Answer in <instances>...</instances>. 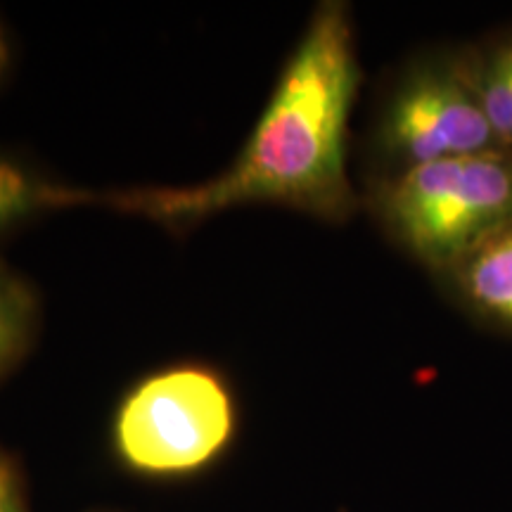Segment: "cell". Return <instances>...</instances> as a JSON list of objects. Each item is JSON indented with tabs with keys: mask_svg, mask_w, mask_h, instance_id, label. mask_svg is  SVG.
<instances>
[{
	"mask_svg": "<svg viewBox=\"0 0 512 512\" xmlns=\"http://www.w3.org/2000/svg\"><path fill=\"white\" fill-rule=\"evenodd\" d=\"M361 83L351 5L323 0L306 19L240 152L219 176L178 188L93 190L91 207L138 216L176 235L247 207L347 223L363 209L349 174V121Z\"/></svg>",
	"mask_w": 512,
	"mask_h": 512,
	"instance_id": "cell-1",
	"label": "cell"
},
{
	"mask_svg": "<svg viewBox=\"0 0 512 512\" xmlns=\"http://www.w3.org/2000/svg\"><path fill=\"white\" fill-rule=\"evenodd\" d=\"M363 209L430 275L512 223V150L477 152L366 181Z\"/></svg>",
	"mask_w": 512,
	"mask_h": 512,
	"instance_id": "cell-2",
	"label": "cell"
},
{
	"mask_svg": "<svg viewBox=\"0 0 512 512\" xmlns=\"http://www.w3.org/2000/svg\"><path fill=\"white\" fill-rule=\"evenodd\" d=\"M498 147L472 88L465 48L434 46L408 57L382 88L363 157L368 181H377Z\"/></svg>",
	"mask_w": 512,
	"mask_h": 512,
	"instance_id": "cell-3",
	"label": "cell"
},
{
	"mask_svg": "<svg viewBox=\"0 0 512 512\" xmlns=\"http://www.w3.org/2000/svg\"><path fill=\"white\" fill-rule=\"evenodd\" d=\"M238 432V399L223 370L202 361L157 368L126 389L112 418L121 465L174 479L214 465Z\"/></svg>",
	"mask_w": 512,
	"mask_h": 512,
	"instance_id": "cell-4",
	"label": "cell"
},
{
	"mask_svg": "<svg viewBox=\"0 0 512 512\" xmlns=\"http://www.w3.org/2000/svg\"><path fill=\"white\" fill-rule=\"evenodd\" d=\"M432 278L465 316L512 337V223Z\"/></svg>",
	"mask_w": 512,
	"mask_h": 512,
	"instance_id": "cell-5",
	"label": "cell"
},
{
	"mask_svg": "<svg viewBox=\"0 0 512 512\" xmlns=\"http://www.w3.org/2000/svg\"><path fill=\"white\" fill-rule=\"evenodd\" d=\"M91 204L93 190L67 185L27 152L0 145V247L43 216Z\"/></svg>",
	"mask_w": 512,
	"mask_h": 512,
	"instance_id": "cell-6",
	"label": "cell"
},
{
	"mask_svg": "<svg viewBox=\"0 0 512 512\" xmlns=\"http://www.w3.org/2000/svg\"><path fill=\"white\" fill-rule=\"evenodd\" d=\"M43 325L36 285L0 256V384L34 354Z\"/></svg>",
	"mask_w": 512,
	"mask_h": 512,
	"instance_id": "cell-7",
	"label": "cell"
},
{
	"mask_svg": "<svg viewBox=\"0 0 512 512\" xmlns=\"http://www.w3.org/2000/svg\"><path fill=\"white\" fill-rule=\"evenodd\" d=\"M467 72L479 105L498 143L512 150V76L501 41L491 38L482 46H467Z\"/></svg>",
	"mask_w": 512,
	"mask_h": 512,
	"instance_id": "cell-8",
	"label": "cell"
},
{
	"mask_svg": "<svg viewBox=\"0 0 512 512\" xmlns=\"http://www.w3.org/2000/svg\"><path fill=\"white\" fill-rule=\"evenodd\" d=\"M0 512H31L22 467L3 446H0Z\"/></svg>",
	"mask_w": 512,
	"mask_h": 512,
	"instance_id": "cell-9",
	"label": "cell"
},
{
	"mask_svg": "<svg viewBox=\"0 0 512 512\" xmlns=\"http://www.w3.org/2000/svg\"><path fill=\"white\" fill-rule=\"evenodd\" d=\"M12 64H15V46H12L10 29L5 27L3 17H0V91L10 79Z\"/></svg>",
	"mask_w": 512,
	"mask_h": 512,
	"instance_id": "cell-10",
	"label": "cell"
},
{
	"mask_svg": "<svg viewBox=\"0 0 512 512\" xmlns=\"http://www.w3.org/2000/svg\"><path fill=\"white\" fill-rule=\"evenodd\" d=\"M498 41H501V48H503L505 62H508V69H510V76H512V34H503V36H498Z\"/></svg>",
	"mask_w": 512,
	"mask_h": 512,
	"instance_id": "cell-11",
	"label": "cell"
}]
</instances>
